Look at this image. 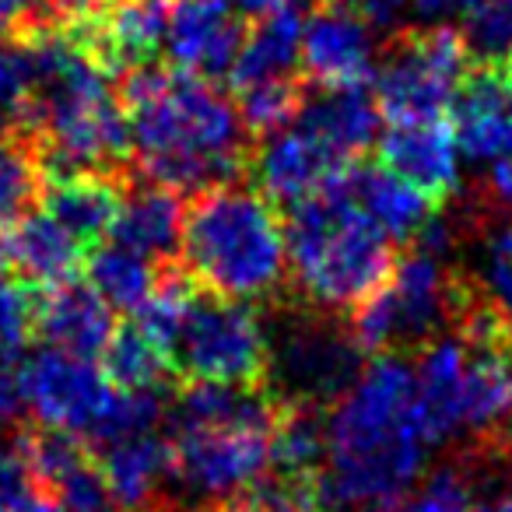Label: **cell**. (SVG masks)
I'll return each mask as SVG.
<instances>
[{
  "mask_svg": "<svg viewBox=\"0 0 512 512\" xmlns=\"http://www.w3.org/2000/svg\"><path fill=\"white\" fill-rule=\"evenodd\" d=\"M341 186L393 242L418 239L421 228L432 221V197L421 193L418 186H411L407 179H400L386 165L348 169Z\"/></svg>",
  "mask_w": 512,
  "mask_h": 512,
  "instance_id": "cell-20",
  "label": "cell"
},
{
  "mask_svg": "<svg viewBox=\"0 0 512 512\" xmlns=\"http://www.w3.org/2000/svg\"><path fill=\"white\" fill-rule=\"evenodd\" d=\"M0 512H60L25 449L0 442Z\"/></svg>",
  "mask_w": 512,
  "mask_h": 512,
  "instance_id": "cell-32",
  "label": "cell"
},
{
  "mask_svg": "<svg viewBox=\"0 0 512 512\" xmlns=\"http://www.w3.org/2000/svg\"><path fill=\"white\" fill-rule=\"evenodd\" d=\"M225 4L239 18H253V22L278 15V11H285V8H295V0H225Z\"/></svg>",
  "mask_w": 512,
  "mask_h": 512,
  "instance_id": "cell-41",
  "label": "cell"
},
{
  "mask_svg": "<svg viewBox=\"0 0 512 512\" xmlns=\"http://www.w3.org/2000/svg\"><path fill=\"white\" fill-rule=\"evenodd\" d=\"M32 67L29 120L43 134L46 162L57 176L102 172L123 162L130 148V120L109 71L60 25L25 36Z\"/></svg>",
  "mask_w": 512,
  "mask_h": 512,
  "instance_id": "cell-3",
  "label": "cell"
},
{
  "mask_svg": "<svg viewBox=\"0 0 512 512\" xmlns=\"http://www.w3.org/2000/svg\"><path fill=\"white\" fill-rule=\"evenodd\" d=\"M463 46L477 67L512 71V0H484L470 18H463Z\"/></svg>",
  "mask_w": 512,
  "mask_h": 512,
  "instance_id": "cell-30",
  "label": "cell"
},
{
  "mask_svg": "<svg viewBox=\"0 0 512 512\" xmlns=\"http://www.w3.org/2000/svg\"><path fill=\"white\" fill-rule=\"evenodd\" d=\"M302 67L320 88H362L379 67L372 25L341 0H327L302 25Z\"/></svg>",
  "mask_w": 512,
  "mask_h": 512,
  "instance_id": "cell-13",
  "label": "cell"
},
{
  "mask_svg": "<svg viewBox=\"0 0 512 512\" xmlns=\"http://www.w3.org/2000/svg\"><path fill=\"white\" fill-rule=\"evenodd\" d=\"M484 0H414V11H418L421 22L428 25H446L453 18H470Z\"/></svg>",
  "mask_w": 512,
  "mask_h": 512,
  "instance_id": "cell-40",
  "label": "cell"
},
{
  "mask_svg": "<svg viewBox=\"0 0 512 512\" xmlns=\"http://www.w3.org/2000/svg\"><path fill=\"white\" fill-rule=\"evenodd\" d=\"M295 120L320 134L344 158H355L379 134V106L362 88H323L302 102Z\"/></svg>",
  "mask_w": 512,
  "mask_h": 512,
  "instance_id": "cell-25",
  "label": "cell"
},
{
  "mask_svg": "<svg viewBox=\"0 0 512 512\" xmlns=\"http://www.w3.org/2000/svg\"><path fill=\"white\" fill-rule=\"evenodd\" d=\"M102 358H106V376L120 390H155L165 372L172 369L169 355L137 323L116 330Z\"/></svg>",
  "mask_w": 512,
  "mask_h": 512,
  "instance_id": "cell-28",
  "label": "cell"
},
{
  "mask_svg": "<svg viewBox=\"0 0 512 512\" xmlns=\"http://www.w3.org/2000/svg\"><path fill=\"white\" fill-rule=\"evenodd\" d=\"M141 172L172 193L228 186L246 165L249 127L239 106L186 71L134 67L120 88Z\"/></svg>",
  "mask_w": 512,
  "mask_h": 512,
  "instance_id": "cell-2",
  "label": "cell"
},
{
  "mask_svg": "<svg viewBox=\"0 0 512 512\" xmlns=\"http://www.w3.org/2000/svg\"><path fill=\"white\" fill-rule=\"evenodd\" d=\"M474 509V474L467 467H439L421 484L386 502L355 512H470Z\"/></svg>",
  "mask_w": 512,
  "mask_h": 512,
  "instance_id": "cell-29",
  "label": "cell"
},
{
  "mask_svg": "<svg viewBox=\"0 0 512 512\" xmlns=\"http://www.w3.org/2000/svg\"><path fill=\"white\" fill-rule=\"evenodd\" d=\"M36 330L50 341V348L99 358L116 334L113 306L92 285L64 281L36 299Z\"/></svg>",
  "mask_w": 512,
  "mask_h": 512,
  "instance_id": "cell-19",
  "label": "cell"
},
{
  "mask_svg": "<svg viewBox=\"0 0 512 512\" xmlns=\"http://www.w3.org/2000/svg\"><path fill=\"white\" fill-rule=\"evenodd\" d=\"M379 158L386 169L432 200L453 193L460 183V144L446 120L390 123V130L379 137Z\"/></svg>",
  "mask_w": 512,
  "mask_h": 512,
  "instance_id": "cell-16",
  "label": "cell"
},
{
  "mask_svg": "<svg viewBox=\"0 0 512 512\" xmlns=\"http://www.w3.org/2000/svg\"><path fill=\"white\" fill-rule=\"evenodd\" d=\"M22 449L60 512H123L102 477V467L88 460L85 442L60 432H43L25 439Z\"/></svg>",
  "mask_w": 512,
  "mask_h": 512,
  "instance_id": "cell-17",
  "label": "cell"
},
{
  "mask_svg": "<svg viewBox=\"0 0 512 512\" xmlns=\"http://www.w3.org/2000/svg\"><path fill=\"white\" fill-rule=\"evenodd\" d=\"M85 271H88V285H92L109 306L123 309V313H137L158 288L155 267H151L148 256L134 253V249L120 246V242L92 249Z\"/></svg>",
  "mask_w": 512,
  "mask_h": 512,
  "instance_id": "cell-26",
  "label": "cell"
},
{
  "mask_svg": "<svg viewBox=\"0 0 512 512\" xmlns=\"http://www.w3.org/2000/svg\"><path fill=\"white\" fill-rule=\"evenodd\" d=\"M32 67L29 53L18 43H0V116L29 113Z\"/></svg>",
  "mask_w": 512,
  "mask_h": 512,
  "instance_id": "cell-37",
  "label": "cell"
},
{
  "mask_svg": "<svg viewBox=\"0 0 512 512\" xmlns=\"http://www.w3.org/2000/svg\"><path fill=\"white\" fill-rule=\"evenodd\" d=\"M327 460V421L313 404H292L278 414L274 425V467L285 477L316 481Z\"/></svg>",
  "mask_w": 512,
  "mask_h": 512,
  "instance_id": "cell-27",
  "label": "cell"
},
{
  "mask_svg": "<svg viewBox=\"0 0 512 512\" xmlns=\"http://www.w3.org/2000/svg\"><path fill=\"white\" fill-rule=\"evenodd\" d=\"M449 113L460 155L484 169L512 162V71L474 67L463 78Z\"/></svg>",
  "mask_w": 512,
  "mask_h": 512,
  "instance_id": "cell-15",
  "label": "cell"
},
{
  "mask_svg": "<svg viewBox=\"0 0 512 512\" xmlns=\"http://www.w3.org/2000/svg\"><path fill=\"white\" fill-rule=\"evenodd\" d=\"M467 46L449 25H432L390 46L376 67V106L390 123L442 120L467 78Z\"/></svg>",
  "mask_w": 512,
  "mask_h": 512,
  "instance_id": "cell-10",
  "label": "cell"
},
{
  "mask_svg": "<svg viewBox=\"0 0 512 512\" xmlns=\"http://www.w3.org/2000/svg\"><path fill=\"white\" fill-rule=\"evenodd\" d=\"M123 193L99 172H78V176H57L46 186L43 211L60 228L74 235L81 246H92L95 239L109 235L120 211Z\"/></svg>",
  "mask_w": 512,
  "mask_h": 512,
  "instance_id": "cell-24",
  "label": "cell"
},
{
  "mask_svg": "<svg viewBox=\"0 0 512 512\" xmlns=\"http://www.w3.org/2000/svg\"><path fill=\"white\" fill-rule=\"evenodd\" d=\"M414 407V365L397 355L369 362L327 418V460L316 477L320 509H365L414 488L425 467Z\"/></svg>",
  "mask_w": 512,
  "mask_h": 512,
  "instance_id": "cell-1",
  "label": "cell"
},
{
  "mask_svg": "<svg viewBox=\"0 0 512 512\" xmlns=\"http://www.w3.org/2000/svg\"><path fill=\"white\" fill-rule=\"evenodd\" d=\"M22 404L46 432L71 435L78 442H109L155 432L162 421V400L155 390H120L95 358L46 348L25 362Z\"/></svg>",
  "mask_w": 512,
  "mask_h": 512,
  "instance_id": "cell-7",
  "label": "cell"
},
{
  "mask_svg": "<svg viewBox=\"0 0 512 512\" xmlns=\"http://www.w3.org/2000/svg\"><path fill=\"white\" fill-rule=\"evenodd\" d=\"M351 169V158L334 151L320 134L302 127L299 120L271 130L253 158L256 186L267 200L281 204H302L309 197L334 190Z\"/></svg>",
  "mask_w": 512,
  "mask_h": 512,
  "instance_id": "cell-12",
  "label": "cell"
},
{
  "mask_svg": "<svg viewBox=\"0 0 512 512\" xmlns=\"http://www.w3.org/2000/svg\"><path fill=\"white\" fill-rule=\"evenodd\" d=\"M39 179V158L8 127H0V228L22 218L25 207L36 200Z\"/></svg>",
  "mask_w": 512,
  "mask_h": 512,
  "instance_id": "cell-31",
  "label": "cell"
},
{
  "mask_svg": "<svg viewBox=\"0 0 512 512\" xmlns=\"http://www.w3.org/2000/svg\"><path fill=\"white\" fill-rule=\"evenodd\" d=\"M274 404L253 386L190 383L172 411V477L193 502L239 498L274 463Z\"/></svg>",
  "mask_w": 512,
  "mask_h": 512,
  "instance_id": "cell-4",
  "label": "cell"
},
{
  "mask_svg": "<svg viewBox=\"0 0 512 512\" xmlns=\"http://www.w3.org/2000/svg\"><path fill=\"white\" fill-rule=\"evenodd\" d=\"M239 95V113L249 130H281L285 123L295 120L302 99L295 81H274V85H256Z\"/></svg>",
  "mask_w": 512,
  "mask_h": 512,
  "instance_id": "cell-35",
  "label": "cell"
},
{
  "mask_svg": "<svg viewBox=\"0 0 512 512\" xmlns=\"http://www.w3.org/2000/svg\"><path fill=\"white\" fill-rule=\"evenodd\" d=\"M460 306V285L446 274L442 256L414 249L393 267L390 281L355 309L351 337L362 351H397L428 341Z\"/></svg>",
  "mask_w": 512,
  "mask_h": 512,
  "instance_id": "cell-9",
  "label": "cell"
},
{
  "mask_svg": "<svg viewBox=\"0 0 512 512\" xmlns=\"http://www.w3.org/2000/svg\"><path fill=\"white\" fill-rule=\"evenodd\" d=\"M242 18L225 0H176L169 4L165 50L176 71L193 78H225L242 50Z\"/></svg>",
  "mask_w": 512,
  "mask_h": 512,
  "instance_id": "cell-14",
  "label": "cell"
},
{
  "mask_svg": "<svg viewBox=\"0 0 512 512\" xmlns=\"http://www.w3.org/2000/svg\"><path fill=\"white\" fill-rule=\"evenodd\" d=\"M285 239L288 271L320 309H358L393 274V239L341 183L295 204L285 221Z\"/></svg>",
  "mask_w": 512,
  "mask_h": 512,
  "instance_id": "cell-6",
  "label": "cell"
},
{
  "mask_svg": "<svg viewBox=\"0 0 512 512\" xmlns=\"http://www.w3.org/2000/svg\"><path fill=\"white\" fill-rule=\"evenodd\" d=\"M320 498H316L313 481H299V477H260L246 495L232 502V512H316Z\"/></svg>",
  "mask_w": 512,
  "mask_h": 512,
  "instance_id": "cell-34",
  "label": "cell"
},
{
  "mask_svg": "<svg viewBox=\"0 0 512 512\" xmlns=\"http://www.w3.org/2000/svg\"><path fill=\"white\" fill-rule=\"evenodd\" d=\"M183 221L186 211L176 193L151 183L120 197V211H116L109 235L120 246L134 249V253L148 256V260H158V256H172L179 249Z\"/></svg>",
  "mask_w": 512,
  "mask_h": 512,
  "instance_id": "cell-22",
  "label": "cell"
},
{
  "mask_svg": "<svg viewBox=\"0 0 512 512\" xmlns=\"http://www.w3.org/2000/svg\"><path fill=\"white\" fill-rule=\"evenodd\" d=\"M57 18V0H0V36L39 32Z\"/></svg>",
  "mask_w": 512,
  "mask_h": 512,
  "instance_id": "cell-38",
  "label": "cell"
},
{
  "mask_svg": "<svg viewBox=\"0 0 512 512\" xmlns=\"http://www.w3.org/2000/svg\"><path fill=\"white\" fill-rule=\"evenodd\" d=\"M102 477L123 512H137L155 498L158 484L172 477V446L155 432L102 446Z\"/></svg>",
  "mask_w": 512,
  "mask_h": 512,
  "instance_id": "cell-23",
  "label": "cell"
},
{
  "mask_svg": "<svg viewBox=\"0 0 512 512\" xmlns=\"http://www.w3.org/2000/svg\"><path fill=\"white\" fill-rule=\"evenodd\" d=\"M358 351L362 344L341 330L299 323L271 351L267 372H274L295 404H320V400H337L358 379V372L365 369Z\"/></svg>",
  "mask_w": 512,
  "mask_h": 512,
  "instance_id": "cell-11",
  "label": "cell"
},
{
  "mask_svg": "<svg viewBox=\"0 0 512 512\" xmlns=\"http://www.w3.org/2000/svg\"><path fill=\"white\" fill-rule=\"evenodd\" d=\"M470 512H512V491H502V495L488 498V502L474 505Z\"/></svg>",
  "mask_w": 512,
  "mask_h": 512,
  "instance_id": "cell-44",
  "label": "cell"
},
{
  "mask_svg": "<svg viewBox=\"0 0 512 512\" xmlns=\"http://www.w3.org/2000/svg\"><path fill=\"white\" fill-rule=\"evenodd\" d=\"M179 249L186 274L221 299H264L278 292L288 271L285 221L264 193L232 183L193 200Z\"/></svg>",
  "mask_w": 512,
  "mask_h": 512,
  "instance_id": "cell-5",
  "label": "cell"
},
{
  "mask_svg": "<svg viewBox=\"0 0 512 512\" xmlns=\"http://www.w3.org/2000/svg\"><path fill=\"white\" fill-rule=\"evenodd\" d=\"M481 285L488 295V306L502 316L505 330L512 337V221L491 232L481 253Z\"/></svg>",
  "mask_w": 512,
  "mask_h": 512,
  "instance_id": "cell-36",
  "label": "cell"
},
{
  "mask_svg": "<svg viewBox=\"0 0 512 512\" xmlns=\"http://www.w3.org/2000/svg\"><path fill=\"white\" fill-rule=\"evenodd\" d=\"M341 4H348L372 29H393L407 11V0H341Z\"/></svg>",
  "mask_w": 512,
  "mask_h": 512,
  "instance_id": "cell-39",
  "label": "cell"
},
{
  "mask_svg": "<svg viewBox=\"0 0 512 512\" xmlns=\"http://www.w3.org/2000/svg\"><path fill=\"white\" fill-rule=\"evenodd\" d=\"M169 362L190 383L256 386L271 369V341L246 302L204 292L193 295Z\"/></svg>",
  "mask_w": 512,
  "mask_h": 512,
  "instance_id": "cell-8",
  "label": "cell"
},
{
  "mask_svg": "<svg viewBox=\"0 0 512 512\" xmlns=\"http://www.w3.org/2000/svg\"><path fill=\"white\" fill-rule=\"evenodd\" d=\"M36 330V299L22 281L0 274V369L15 362Z\"/></svg>",
  "mask_w": 512,
  "mask_h": 512,
  "instance_id": "cell-33",
  "label": "cell"
},
{
  "mask_svg": "<svg viewBox=\"0 0 512 512\" xmlns=\"http://www.w3.org/2000/svg\"><path fill=\"white\" fill-rule=\"evenodd\" d=\"M81 242L46 211H25L0 228V267L32 285H64L81 267Z\"/></svg>",
  "mask_w": 512,
  "mask_h": 512,
  "instance_id": "cell-18",
  "label": "cell"
},
{
  "mask_svg": "<svg viewBox=\"0 0 512 512\" xmlns=\"http://www.w3.org/2000/svg\"><path fill=\"white\" fill-rule=\"evenodd\" d=\"M18 407H22V390H18V379L0 369V428L15 418Z\"/></svg>",
  "mask_w": 512,
  "mask_h": 512,
  "instance_id": "cell-42",
  "label": "cell"
},
{
  "mask_svg": "<svg viewBox=\"0 0 512 512\" xmlns=\"http://www.w3.org/2000/svg\"><path fill=\"white\" fill-rule=\"evenodd\" d=\"M113 0H57V18L60 22H78V18H88L95 11L109 8Z\"/></svg>",
  "mask_w": 512,
  "mask_h": 512,
  "instance_id": "cell-43",
  "label": "cell"
},
{
  "mask_svg": "<svg viewBox=\"0 0 512 512\" xmlns=\"http://www.w3.org/2000/svg\"><path fill=\"white\" fill-rule=\"evenodd\" d=\"M302 25L306 22L295 8L260 18L256 29L246 32L239 57L228 71L235 92L274 85V81H295V67L302 64Z\"/></svg>",
  "mask_w": 512,
  "mask_h": 512,
  "instance_id": "cell-21",
  "label": "cell"
}]
</instances>
